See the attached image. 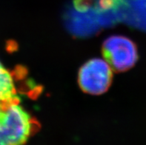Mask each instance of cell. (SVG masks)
Returning a JSON list of instances; mask_svg holds the SVG:
<instances>
[{
  "label": "cell",
  "instance_id": "obj_5",
  "mask_svg": "<svg viewBox=\"0 0 146 145\" xmlns=\"http://www.w3.org/2000/svg\"><path fill=\"white\" fill-rule=\"evenodd\" d=\"M137 11L136 22L141 28L146 30V0H130Z\"/></svg>",
  "mask_w": 146,
  "mask_h": 145
},
{
  "label": "cell",
  "instance_id": "obj_4",
  "mask_svg": "<svg viewBox=\"0 0 146 145\" xmlns=\"http://www.w3.org/2000/svg\"><path fill=\"white\" fill-rule=\"evenodd\" d=\"M14 74L0 62V101H20Z\"/></svg>",
  "mask_w": 146,
  "mask_h": 145
},
{
  "label": "cell",
  "instance_id": "obj_2",
  "mask_svg": "<svg viewBox=\"0 0 146 145\" xmlns=\"http://www.w3.org/2000/svg\"><path fill=\"white\" fill-rule=\"evenodd\" d=\"M112 68L106 60L93 59L84 64L78 75V82L83 92L100 95L110 87L113 79Z\"/></svg>",
  "mask_w": 146,
  "mask_h": 145
},
{
  "label": "cell",
  "instance_id": "obj_3",
  "mask_svg": "<svg viewBox=\"0 0 146 145\" xmlns=\"http://www.w3.org/2000/svg\"><path fill=\"white\" fill-rule=\"evenodd\" d=\"M102 54L112 70L117 72L129 70L138 58L135 44L122 36L108 37L102 45Z\"/></svg>",
  "mask_w": 146,
  "mask_h": 145
},
{
  "label": "cell",
  "instance_id": "obj_1",
  "mask_svg": "<svg viewBox=\"0 0 146 145\" xmlns=\"http://www.w3.org/2000/svg\"><path fill=\"white\" fill-rule=\"evenodd\" d=\"M39 129L20 101H0V145L22 144Z\"/></svg>",
  "mask_w": 146,
  "mask_h": 145
}]
</instances>
